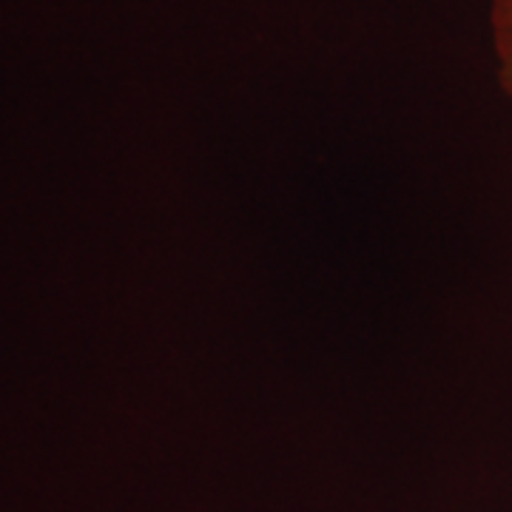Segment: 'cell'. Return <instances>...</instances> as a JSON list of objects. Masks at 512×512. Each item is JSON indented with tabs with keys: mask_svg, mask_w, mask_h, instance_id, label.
Returning <instances> with one entry per match:
<instances>
[{
	"mask_svg": "<svg viewBox=\"0 0 512 512\" xmlns=\"http://www.w3.org/2000/svg\"><path fill=\"white\" fill-rule=\"evenodd\" d=\"M493 43L498 66H501V83L512 94V0H493Z\"/></svg>",
	"mask_w": 512,
	"mask_h": 512,
	"instance_id": "obj_1",
	"label": "cell"
}]
</instances>
